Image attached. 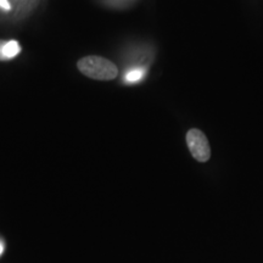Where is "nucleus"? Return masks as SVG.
Segmentation results:
<instances>
[{"mask_svg":"<svg viewBox=\"0 0 263 263\" xmlns=\"http://www.w3.org/2000/svg\"><path fill=\"white\" fill-rule=\"evenodd\" d=\"M78 70L87 77L99 81H110L117 77L118 70L114 62L101 57H85L78 61Z\"/></svg>","mask_w":263,"mask_h":263,"instance_id":"1","label":"nucleus"},{"mask_svg":"<svg viewBox=\"0 0 263 263\" xmlns=\"http://www.w3.org/2000/svg\"><path fill=\"white\" fill-rule=\"evenodd\" d=\"M0 8L6 10V11L11 10V5H10L9 0H0Z\"/></svg>","mask_w":263,"mask_h":263,"instance_id":"6","label":"nucleus"},{"mask_svg":"<svg viewBox=\"0 0 263 263\" xmlns=\"http://www.w3.org/2000/svg\"><path fill=\"white\" fill-rule=\"evenodd\" d=\"M5 45H6V42L5 41H2V39H0V61H6V60H8V59H6V57H5V54H4Z\"/></svg>","mask_w":263,"mask_h":263,"instance_id":"5","label":"nucleus"},{"mask_svg":"<svg viewBox=\"0 0 263 263\" xmlns=\"http://www.w3.org/2000/svg\"><path fill=\"white\" fill-rule=\"evenodd\" d=\"M145 76V70L141 67L132 68L126 73V82L128 83H134V82H139L141 78Z\"/></svg>","mask_w":263,"mask_h":263,"instance_id":"4","label":"nucleus"},{"mask_svg":"<svg viewBox=\"0 0 263 263\" xmlns=\"http://www.w3.org/2000/svg\"><path fill=\"white\" fill-rule=\"evenodd\" d=\"M186 144L194 159L200 162H206L211 156L209 141L201 130L190 129L186 134Z\"/></svg>","mask_w":263,"mask_h":263,"instance_id":"2","label":"nucleus"},{"mask_svg":"<svg viewBox=\"0 0 263 263\" xmlns=\"http://www.w3.org/2000/svg\"><path fill=\"white\" fill-rule=\"evenodd\" d=\"M4 248H5V246H4V242L0 241V255H2L3 252H4Z\"/></svg>","mask_w":263,"mask_h":263,"instance_id":"7","label":"nucleus"},{"mask_svg":"<svg viewBox=\"0 0 263 263\" xmlns=\"http://www.w3.org/2000/svg\"><path fill=\"white\" fill-rule=\"evenodd\" d=\"M21 51V47H20L18 42L16 41H9L6 42V45L4 48V54L8 60L10 59H14L15 57H17L18 52Z\"/></svg>","mask_w":263,"mask_h":263,"instance_id":"3","label":"nucleus"}]
</instances>
